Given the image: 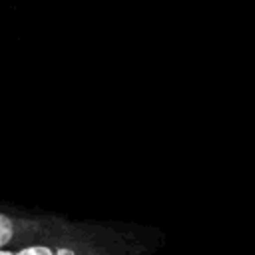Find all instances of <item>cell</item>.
<instances>
[{
    "mask_svg": "<svg viewBox=\"0 0 255 255\" xmlns=\"http://www.w3.org/2000/svg\"><path fill=\"white\" fill-rule=\"evenodd\" d=\"M12 233H14V225H12V221H10L6 215L0 213V247L6 245V243L12 239Z\"/></svg>",
    "mask_w": 255,
    "mask_h": 255,
    "instance_id": "cell-1",
    "label": "cell"
},
{
    "mask_svg": "<svg viewBox=\"0 0 255 255\" xmlns=\"http://www.w3.org/2000/svg\"><path fill=\"white\" fill-rule=\"evenodd\" d=\"M0 255H14V253H6V251H0Z\"/></svg>",
    "mask_w": 255,
    "mask_h": 255,
    "instance_id": "cell-3",
    "label": "cell"
},
{
    "mask_svg": "<svg viewBox=\"0 0 255 255\" xmlns=\"http://www.w3.org/2000/svg\"><path fill=\"white\" fill-rule=\"evenodd\" d=\"M14 255H74V253L72 251H66V249L54 253L48 247H28V249H22L20 253H14Z\"/></svg>",
    "mask_w": 255,
    "mask_h": 255,
    "instance_id": "cell-2",
    "label": "cell"
}]
</instances>
